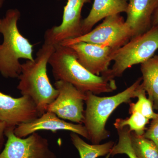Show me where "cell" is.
Instances as JSON below:
<instances>
[{
    "mask_svg": "<svg viewBox=\"0 0 158 158\" xmlns=\"http://www.w3.org/2000/svg\"><path fill=\"white\" fill-rule=\"evenodd\" d=\"M48 60L56 81L70 83L78 90L98 95L110 93L117 88L116 81L108 71L97 76L82 66L73 50L68 46L56 44Z\"/></svg>",
    "mask_w": 158,
    "mask_h": 158,
    "instance_id": "1",
    "label": "cell"
},
{
    "mask_svg": "<svg viewBox=\"0 0 158 158\" xmlns=\"http://www.w3.org/2000/svg\"><path fill=\"white\" fill-rule=\"evenodd\" d=\"M55 47L44 43L33 61L21 64V73L17 87L22 95L33 100L41 115L57 98L59 91L53 87L48 75L47 65Z\"/></svg>",
    "mask_w": 158,
    "mask_h": 158,
    "instance_id": "2",
    "label": "cell"
},
{
    "mask_svg": "<svg viewBox=\"0 0 158 158\" xmlns=\"http://www.w3.org/2000/svg\"><path fill=\"white\" fill-rule=\"evenodd\" d=\"M20 11L9 9L0 21V34L2 43L0 44V73L6 78H16L21 70L20 59L33 61V45L21 34L18 27Z\"/></svg>",
    "mask_w": 158,
    "mask_h": 158,
    "instance_id": "3",
    "label": "cell"
},
{
    "mask_svg": "<svg viewBox=\"0 0 158 158\" xmlns=\"http://www.w3.org/2000/svg\"><path fill=\"white\" fill-rule=\"evenodd\" d=\"M142 81V77L139 78L130 87L113 96L101 97L86 92L84 123L92 144H99L110 137V131L106 129L108 118L118 106L129 104L132 98H136V89Z\"/></svg>",
    "mask_w": 158,
    "mask_h": 158,
    "instance_id": "4",
    "label": "cell"
},
{
    "mask_svg": "<svg viewBox=\"0 0 158 158\" xmlns=\"http://www.w3.org/2000/svg\"><path fill=\"white\" fill-rule=\"evenodd\" d=\"M158 49V25H154L143 34L134 36L129 41L114 52L110 75L122 76L125 70L133 65L141 64L153 56Z\"/></svg>",
    "mask_w": 158,
    "mask_h": 158,
    "instance_id": "5",
    "label": "cell"
},
{
    "mask_svg": "<svg viewBox=\"0 0 158 158\" xmlns=\"http://www.w3.org/2000/svg\"><path fill=\"white\" fill-rule=\"evenodd\" d=\"M133 37L132 32L120 14L108 16L102 22L87 34L72 39L65 40L60 44L69 46L79 42H87L120 48Z\"/></svg>",
    "mask_w": 158,
    "mask_h": 158,
    "instance_id": "6",
    "label": "cell"
},
{
    "mask_svg": "<svg viewBox=\"0 0 158 158\" xmlns=\"http://www.w3.org/2000/svg\"><path fill=\"white\" fill-rule=\"evenodd\" d=\"M15 128H6L7 141L0 153V158H57L50 149L46 138L37 132L28 137L19 138L15 134Z\"/></svg>",
    "mask_w": 158,
    "mask_h": 158,
    "instance_id": "7",
    "label": "cell"
},
{
    "mask_svg": "<svg viewBox=\"0 0 158 158\" xmlns=\"http://www.w3.org/2000/svg\"><path fill=\"white\" fill-rule=\"evenodd\" d=\"M54 85L59 91V94L48 106L47 112H52L62 119L78 124L84 123L86 93L64 81H56Z\"/></svg>",
    "mask_w": 158,
    "mask_h": 158,
    "instance_id": "8",
    "label": "cell"
},
{
    "mask_svg": "<svg viewBox=\"0 0 158 158\" xmlns=\"http://www.w3.org/2000/svg\"><path fill=\"white\" fill-rule=\"evenodd\" d=\"M91 0H67L64 7L62 23L48 29L44 43L55 46L65 40L82 36V10L84 5Z\"/></svg>",
    "mask_w": 158,
    "mask_h": 158,
    "instance_id": "9",
    "label": "cell"
},
{
    "mask_svg": "<svg viewBox=\"0 0 158 158\" xmlns=\"http://www.w3.org/2000/svg\"><path fill=\"white\" fill-rule=\"evenodd\" d=\"M41 116L30 97L14 98L0 91V120L7 127H16Z\"/></svg>",
    "mask_w": 158,
    "mask_h": 158,
    "instance_id": "10",
    "label": "cell"
},
{
    "mask_svg": "<svg viewBox=\"0 0 158 158\" xmlns=\"http://www.w3.org/2000/svg\"><path fill=\"white\" fill-rule=\"evenodd\" d=\"M68 47L75 52L79 63L95 75L99 76L109 70L116 49L110 47L87 42H79Z\"/></svg>",
    "mask_w": 158,
    "mask_h": 158,
    "instance_id": "11",
    "label": "cell"
},
{
    "mask_svg": "<svg viewBox=\"0 0 158 158\" xmlns=\"http://www.w3.org/2000/svg\"><path fill=\"white\" fill-rule=\"evenodd\" d=\"M39 131H50L53 132L69 131L89 140L88 131L85 126L67 122L59 118L55 113L48 111L33 121L19 125L15 128L14 132L17 137L24 138Z\"/></svg>",
    "mask_w": 158,
    "mask_h": 158,
    "instance_id": "12",
    "label": "cell"
},
{
    "mask_svg": "<svg viewBox=\"0 0 158 158\" xmlns=\"http://www.w3.org/2000/svg\"><path fill=\"white\" fill-rule=\"evenodd\" d=\"M158 8V0H128L125 22L133 37L151 28L153 16Z\"/></svg>",
    "mask_w": 158,
    "mask_h": 158,
    "instance_id": "13",
    "label": "cell"
},
{
    "mask_svg": "<svg viewBox=\"0 0 158 158\" xmlns=\"http://www.w3.org/2000/svg\"><path fill=\"white\" fill-rule=\"evenodd\" d=\"M128 0H94L89 14L82 23V35L92 30L102 19L114 15L126 12Z\"/></svg>",
    "mask_w": 158,
    "mask_h": 158,
    "instance_id": "14",
    "label": "cell"
},
{
    "mask_svg": "<svg viewBox=\"0 0 158 158\" xmlns=\"http://www.w3.org/2000/svg\"><path fill=\"white\" fill-rule=\"evenodd\" d=\"M142 74V88L148 94L153 108L158 110V56L151 58L141 64Z\"/></svg>",
    "mask_w": 158,
    "mask_h": 158,
    "instance_id": "15",
    "label": "cell"
},
{
    "mask_svg": "<svg viewBox=\"0 0 158 158\" xmlns=\"http://www.w3.org/2000/svg\"><path fill=\"white\" fill-rule=\"evenodd\" d=\"M71 140L77 148L81 158H97L106 156L110 153L115 142L110 141L103 144H88L84 141L78 134L71 132Z\"/></svg>",
    "mask_w": 158,
    "mask_h": 158,
    "instance_id": "16",
    "label": "cell"
},
{
    "mask_svg": "<svg viewBox=\"0 0 158 158\" xmlns=\"http://www.w3.org/2000/svg\"><path fill=\"white\" fill-rule=\"evenodd\" d=\"M131 139L133 151L138 158H158V147L153 141L134 132H131Z\"/></svg>",
    "mask_w": 158,
    "mask_h": 158,
    "instance_id": "17",
    "label": "cell"
},
{
    "mask_svg": "<svg viewBox=\"0 0 158 158\" xmlns=\"http://www.w3.org/2000/svg\"><path fill=\"white\" fill-rule=\"evenodd\" d=\"M129 118H117L114 123L116 129L128 127L131 132H134L139 136H143L147 129L146 125L149 123V119L138 112L132 113Z\"/></svg>",
    "mask_w": 158,
    "mask_h": 158,
    "instance_id": "18",
    "label": "cell"
},
{
    "mask_svg": "<svg viewBox=\"0 0 158 158\" xmlns=\"http://www.w3.org/2000/svg\"><path fill=\"white\" fill-rule=\"evenodd\" d=\"M136 97L138 100L135 103L131 102L129 103V112L130 114L134 112H138L148 119H152L156 118L158 113L154 111L152 102L146 95V91L142 88L141 84L136 89Z\"/></svg>",
    "mask_w": 158,
    "mask_h": 158,
    "instance_id": "19",
    "label": "cell"
},
{
    "mask_svg": "<svg viewBox=\"0 0 158 158\" xmlns=\"http://www.w3.org/2000/svg\"><path fill=\"white\" fill-rule=\"evenodd\" d=\"M118 136V143L114 144L110 152L111 156L117 154H125L129 158H138L132 147L131 143V133L129 128L125 127L117 129Z\"/></svg>",
    "mask_w": 158,
    "mask_h": 158,
    "instance_id": "20",
    "label": "cell"
},
{
    "mask_svg": "<svg viewBox=\"0 0 158 158\" xmlns=\"http://www.w3.org/2000/svg\"><path fill=\"white\" fill-rule=\"evenodd\" d=\"M143 136L153 141L158 147V113L157 117L152 119Z\"/></svg>",
    "mask_w": 158,
    "mask_h": 158,
    "instance_id": "21",
    "label": "cell"
},
{
    "mask_svg": "<svg viewBox=\"0 0 158 158\" xmlns=\"http://www.w3.org/2000/svg\"><path fill=\"white\" fill-rule=\"evenodd\" d=\"M7 125L5 123L0 120V153L4 148L5 143V132Z\"/></svg>",
    "mask_w": 158,
    "mask_h": 158,
    "instance_id": "22",
    "label": "cell"
},
{
    "mask_svg": "<svg viewBox=\"0 0 158 158\" xmlns=\"http://www.w3.org/2000/svg\"><path fill=\"white\" fill-rule=\"evenodd\" d=\"M158 25V8L156 12H155L153 16L152 21V26L154 25Z\"/></svg>",
    "mask_w": 158,
    "mask_h": 158,
    "instance_id": "23",
    "label": "cell"
},
{
    "mask_svg": "<svg viewBox=\"0 0 158 158\" xmlns=\"http://www.w3.org/2000/svg\"><path fill=\"white\" fill-rule=\"evenodd\" d=\"M5 2V0H0V9L3 7ZM1 19L0 18V21H1Z\"/></svg>",
    "mask_w": 158,
    "mask_h": 158,
    "instance_id": "24",
    "label": "cell"
},
{
    "mask_svg": "<svg viewBox=\"0 0 158 158\" xmlns=\"http://www.w3.org/2000/svg\"><path fill=\"white\" fill-rule=\"evenodd\" d=\"M110 156H111V154H110V153L107 155L106 156V158H110Z\"/></svg>",
    "mask_w": 158,
    "mask_h": 158,
    "instance_id": "25",
    "label": "cell"
},
{
    "mask_svg": "<svg viewBox=\"0 0 158 158\" xmlns=\"http://www.w3.org/2000/svg\"><path fill=\"white\" fill-rule=\"evenodd\" d=\"M57 1H60V0H57Z\"/></svg>",
    "mask_w": 158,
    "mask_h": 158,
    "instance_id": "26",
    "label": "cell"
}]
</instances>
